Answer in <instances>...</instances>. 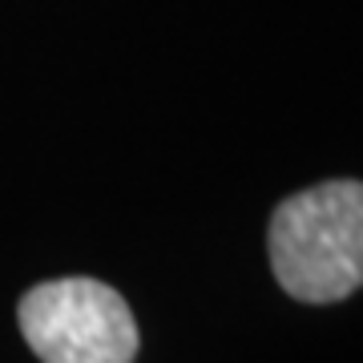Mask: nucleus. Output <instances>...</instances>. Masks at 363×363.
Listing matches in <instances>:
<instances>
[{"instance_id": "f257e3e1", "label": "nucleus", "mask_w": 363, "mask_h": 363, "mask_svg": "<svg viewBox=\"0 0 363 363\" xmlns=\"http://www.w3.org/2000/svg\"><path fill=\"white\" fill-rule=\"evenodd\" d=\"M271 271L298 303H339L363 286V182L335 178L283 198L267 230Z\"/></svg>"}, {"instance_id": "f03ea898", "label": "nucleus", "mask_w": 363, "mask_h": 363, "mask_svg": "<svg viewBox=\"0 0 363 363\" xmlns=\"http://www.w3.org/2000/svg\"><path fill=\"white\" fill-rule=\"evenodd\" d=\"M16 319L40 363H133L142 343L130 303L81 274L25 291Z\"/></svg>"}]
</instances>
